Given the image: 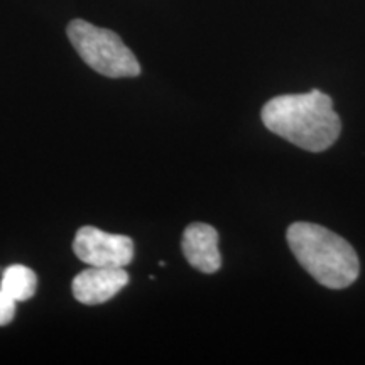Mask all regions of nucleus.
Segmentation results:
<instances>
[{"mask_svg": "<svg viewBox=\"0 0 365 365\" xmlns=\"http://www.w3.org/2000/svg\"><path fill=\"white\" fill-rule=\"evenodd\" d=\"M129 284V274L124 267H95L81 271L73 279L71 289L76 301L86 307L110 301Z\"/></svg>", "mask_w": 365, "mask_h": 365, "instance_id": "obj_5", "label": "nucleus"}, {"mask_svg": "<svg viewBox=\"0 0 365 365\" xmlns=\"http://www.w3.org/2000/svg\"><path fill=\"white\" fill-rule=\"evenodd\" d=\"M262 122L272 134L312 153L330 148L341 130L331 98L319 90L271 98L262 107Z\"/></svg>", "mask_w": 365, "mask_h": 365, "instance_id": "obj_1", "label": "nucleus"}, {"mask_svg": "<svg viewBox=\"0 0 365 365\" xmlns=\"http://www.w3.org/2000/svg\"><path fill=\"white\" fill-rule=\"evenodd\" d=\"M73 250L81 262L95 267H125L134 259L130 237L108 234L88 225L76 232Z\"/></svg>", "mask_w": 365, "mask_h": 365, "instance_id": "obj_4", "label": "nucleus"}, {"mask_svg": "<svg viewBox=\"0 0 365 365\" xmlns=\"http://www.w3.org/2000/svg\"><path fill=\"white\" fill-rule=\"evenodd\" d=\"M181 249L191 267L203 274H213L222 267L218 250V232L208 223H191L182 232Z\"/></svg>", "mask_w": 365, "mask_h": 365, "instance_id": "obj_6", "label": "nucleus"}, {"mask_svg": "<svg viewBox=\"0 0 365 365\" xmlns=\"http://www.w3.org/2000/svg\"><path fill=\"white\" fill-rule=\"evenodd\" d=\"M0 289L11 294L17 303L19 301H27L36 294V289H38V276H36L33 269L16 264V266L7 267L4 271Z\"/></svg>", "mask_w": 365, "mask_h": 365, "instance_id": "obj_7", "label": "nucleus"}, {"mask_svg": "<svg viewBox=\"0 0 365 365\" xmlns=\"http://www.w3.org/2000/svg\"><path fill=\"white\" fill-rule=\"evenodd\" d=\"M66 33L80 58L100 75L108 78H134L140 75V65L134 53L113 31L75 19L68 24Z\"/></svg>", "mask_w": 365, "mask_h": 365, "instance_id": "obj_3", "label": "nucleus"}, {"mask_svg": "<svg viewBox=\"0 0 365 365\" xmlns=\"http://www.w3.org/2000/svg\"><path fill=\"white\" fill-rule=\"evenodd\" d=\"M286 239L298 262L322 286L345 289L357 281V252L335 232L317 223L296 222L287 228Z\"/></svg>", "mask_w": 365, "mask_h": 365, "instance_id": "obj_2", "label": "nucleus"}, {"mask_svg": "<svg viewBox=\"0 0 365 365\" xmlns=\"http://www.w3.org/2000/svg\"><path fill=\"white\" fill-rule=\"evenodd\" d=\"M16 304L17 301L11 294L0 289V327H6L12 322L14 314H16Z\"/></svg>", "mask_w": 365, "mask_h": 365, "instance_id": "obj_8", "label": "nucleus"}]
</instances>
